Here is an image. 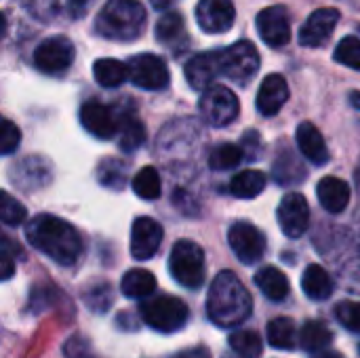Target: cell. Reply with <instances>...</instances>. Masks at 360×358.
<instances>
[{"instance_id": "obj_16", "label": "cell", "mask_w": 360, "mask_h": 358, "mask_svg": "<svg viewBox=\"0 0 360 358\" xmlns=\"http://www.w3.org/2000/svg\"><path fill=\"white\" fill-rule=\"evenodd\" d=\"M162 243V226L152 217H137L131 228V255L146 262L156 255Z\"/></svg>"}, {"instance_id": "obj_31", "label": "cell", "mask_w": 360, "mask_h": 358, "mask_svg": "<svg viewBox=\"0 0 360 358\" xmlns=\"http://www.w3.org/2000/svg\"><path fill=\"white\" fill-rule=\"evenodd\" d=\"M268 342L276 350H293L297 344V329L291 319H274L268 323Z\"/></svg>"}, {"instance_id": "obj_48", "label": "cell", "mask_w": 360, "mask_h": 358, "mask_svg": "<svg viewBox=\"0 0 360 358\" xmlns=\"http://www.w3.org/2000/svg\"><path fill=\"white\" fill-rule=\"evenodd\" d=\"M344 2H348V4H352V6H359L360 8V0H344Z\"/></svg>"}, {"instance_id": "obj_35", "label": "cell", "mask_w": 360, "mask_h": 358, "mask_svg": "<svg viewBox=\"0 0 360 358\" xmlns=\"http://www.w3.org/2000/svg\"><path fill=\"white\" fill-rule=\"evenodd\" d=\"M127 171H129V165L118 158L103 160L99 165V181L112 190H120L127 181Z\"/></svg>"}, {"instance_id": "obj_44", "label": "cell", "mask_w": 360, "mask_h": 358, "mask_svg": "<svg viewBox=\"0 0 360 358\" xmlns=\"http://www.w3.org/2000/svg\"><path fill=\"white\" fill-rule=\"evenodd\" d=\"M173 358H211V352H209L205 346H196V348H190V350L177 352Z\"/></svg>"}, {"instance_id": "obj_8", "label": "cell", "mask_w": 360, "mask_h": 358, "mask_svg": "<svg viewBox=\"0 0 360 358\" xmlns=\"http://www.w3.org/2000/svg\"><path fill=\"white\" fill-rule=\"evenodd\" d=\"M74 55L76 49L68 36H51L34 49V65L42 74L59 76L74 63Z\"/></svg>"}, {"instance_id": "obj_30", "label": "cell", "mask_w": 360, "mask_h": 358, "mask_svg": "<svg viewBox=\"0 0 360 358\" xmlns=\"http://www.w3.org/2000/svg\"><path fill=\"white\" fill-rule=\"evenodd\" d=\"M300 344L306 352H323L333 344V331L321 321H308L302 329Z\"/></svg>"}, {"instance_id": "obj_38", "label": "cell", "mask_w": 360, "mask_h": 358, "mask_svg": "<svg viewBox=\"0 0 360 358\" xmlns=\"http://www.w3.org/2000/svg\"><path fill=\"white\" fill-rule=\"evenodd\" d=\"M21 143V131L17 124H13L8 118H2V129H0V152L4 156L13 154Z\"/></svg>"}, {"instance_id": "obj_24", "label": "cell", "mask_w": 360, "mask_h": 358, "mask_svg": "<svg viewBox=\"0 0 360 358\" xmlns=\"http://www.w3.org/2000/svg\"><path fill=\"white\" fill-rule=\"evenodd\" d=\"M146 141V127L143 122L131 114L124 112L118 116V146L122 152H135L143 146Z\"/></svg>"}, {"instance_id": "obj_19", "label": "cell", "mask_w": 360, "mask_h": 358, "mask_svg": "<svg viewBox=\"0 0 360 358\" xmlns=\"http://www.w3.org/2000/svg\"><path fill=\"white\" fill-rule=\"evenodd\" d=\"M289 99V84L281 74L264 78L257 91V110L262 116H276Z\"/></svg>"}, {"instance_id": "obj_13", "label": "cell", "mask_w": 360, "mask_h": 358, "mask_svg": "<svg viewBox=\"0 0 360 358\" xmlns=\"http://www.w3.org/2000/svg\"><path fill=\"white\" fill-rule=\"evenodd\" d=\"M196 19L202 32L226 34L234 25L236 8L232 0H200L196 6Z\"/></svg>"}, {"instance_id": "obj_3", "label": "cell", "mask_w": 360, "mask_h": 358, "mask_svg": "<svg viewBox=\"0 0 360 358\" xmlns=\"http://www.w3.org/2000/svg\"><path fill=\"white\" fill-rule=\"evenodd\" d=\"M146 8L139 0H108L97 19L95 32L108 40L133 42L146 30Z\"/></svg>"}, {"instance_id": "obj_39", "label": "cell", "mask_w": 360, "mask_h": 358, "mask_svg": "<svg viewBox=\"0 0 360 358\" xmlns=\"http://www.w3.org/2000/svg\"><path fill=\"white\" fill-rule=\"evenodd\" d=\"M335 314L346 329L360 331V302H342L335 308Z\"/></svg>"}, {"instance_id": "obj_45", "label": "cell", "mask_w": 360, "mask_h": 358, "mask_svg": "<svg viewBox=\"0 0 360 358\" xmlns=\"http://www.w3.org/2000/svg\"><path fill=\"white\" fill-rule=\"evenodd\" d=\"M173 2H175V0H152V6L158 8V11H162V8H169Z\"/></svg>"}, {"instance_id": "obj_6", "label": "cell", "mask_w": 360, "mask_h": 358, "mask_svg": "<svg viewBox=\"0 0 360 358\" xmlns=\"http://www.w3.org/2000/svg\"><path fill=\"white\" fill-rule=\"evenodd\" d=\"M219 68L221 76L236 82L238 87H247L257 70H259V53L253 42L238 40L226 49H219Z\"/></svg>"}, {"instance_id": "obj_42", "label": "cell", "mask_w": 360, "mask_h": 358, "mask_svg": "<svg viewBox=\"0 0 360 358\" xmlns=\"http://www.w3.org/2000/svg\"><path fill=\"white\" fill-rule=\"evenodd\" d=\"M25 6L30 8V13L42 17L44 21L57 13V0H25Z\"/></svg>"}, {"instance_id": "obj_1", "label": "cell", "mask_w": 360, "mask_h": 358, "mask_svg": "<svg viewBox=\"0 0 360 358\" xmlns=\"http://www.w3.org/2000/svg\"><path fill=\"white\" fill-rule=\"evenodd\" d=\"M27 243L59 266H72L82 255V238L78 230L57 215H36L25 226Z\"/></svg>"}, {"instance_id": "obj_41", "label": "cell", "mask_w": 360, "mask_h": 358, "mask_svg": "<svg viewBox=\"0 0 360 358\" xmlns=\"http://www.w3.org/2000/svg\"><path fill=\"white\" fill-rule=\"evenodd\" d=\"M243 152L247 160H257L262 158V139L257 131H247L243 137Z\"/></svg>"}, {"instance_id": "obj_17", "label": "cell", "mask_w": 360, "mask_h": 358, "mask_svg": "<svg viewBox=\"0 0 360 358\" xmlns=\"http://www.w3.org/2000/svg\"><path fill=\"white\" fill-rule=\"evenodd\" d=\"M8 179L25 192L40 190L51 181V167L40 156H30L11 167Z\"/></svg>"}, {"instance_id": "obj_46", "label": "cell", "mask_w": 360, "mask_h": 358, "mask_svg": "<svg viewBox=\"0 0 360 358\" xmlns=\"http://www.w3.org/2000/svg\"><path fill=\"white\" fill-rule=\"evenodd\" d=\"M312 358H344L340 352H331V350H323V352H316V357Z\"/></svg>"}, {"instance_id": "obj_29", "label": "cell", "mask_w": 360, "mask_h": 358, "mask_svg": "<svg viewBox=\"0 0 360 358\" xmlns=\"http://www.w3.org/2000/svg\"><path fill=\"white\" fill-rule=\"evenodd\" d=\"M156 40L165 46L175 49L177 42L186 40V25H184V17L177 11H169L165 13L158 23H156Z\"/></svg>"}, {"instance_id": "obj_23", "label": "cell", "mask_w": 360, "mask_h": 358, "mask_svg": "<svg viewBox=\"0 0 360 358\" xmlns=\"http://www.w3.org/2000/svg\"><path fill=\"white\" fill-rule=\"evenodd\" d=\"M255 285L257 289L272 302H283L289 291H291V285H289V279L285 276V272H281L278 268L274 266H266L262 268L257 274H255Z\"/></svg>"}, {"instance_id": "obj_7", "label": "cell", "mask_w": 360, "mask_h": 358, "mask_svg": "<svg viewBox=\"0 0 360 358\" xmlns=\"http://www.w3.org/2000/svg\"><path fill=\"white\" fill-rule=\"evenodd\" d=\"M198 110L211 127H226L238 116L240 103H238V97L232 89L221 87V84H213L207 91H202Z\"/></svg>"}, {"instance_id": "obj_33", "label": "cell", "mask_w": 360, "mask_h": 358, "mask_svg": "<svg viewBox=\"0 0 360 358\" xmlns=\"http://www.w3.org/2000/svg\"><path fill=\"white\" fill-rule=\"evenodd\" d=\"M230 348L243 358H257L262 354V338L255 331H234L228 338Z\"/></svg>"}, {"instance_id": "obj_5", "label": "cell", "mask_w": 360, "mask_h": 358, "mask_svg": "<svg viewBox=\"0 0 360 358\" xmlns=\"http://www.w3.org/2000/svg\"><path fill=\"white\" fill-rule=\"evenodd\" d=\"M169 272L171 276L186 289H198L205 283L207 266L205 253L194 241H177L171 249L169 257Z\"/></svg>"}, {"instance_id": "obj_22", "label": "cell", "mask_w": 360, "mask_h": 358, "mask_svg": "<svg viewBox=\"0 0 360 358\" xmlns=\"http://www.w3.org/2000/svg\"><path fill=\"white\" fill-rule=\"evenodd\" d=\"M302 289L312 302H325L333 295V279L323 266L312 264L302 276Z\"/></svg>"}, {"instance_id": "obj_32", "label": "cell", "mask_w": 360, "mask_h": 358, "mask_svg": "<svg viewBox=\"0 0 360 358\" xmlns=\"http://www.w3.org/2000/svg\"><path fill=\"white\" fill-rule=\"evenodd\" d=\"M133 192L143 200H156L162 192L160 173L154 167H143L133 177Z\"/></svg>"}, {"instance_id": "obj_26", "label": "cell", "mask_w": 360, "mask_h": 358, "mask_svg": "<svg viewBox=\"0 0 360 358\" xmlns=\"http://www.w3.org/2000/svg\"><path fill=\"white\" fill-rule=\"evenodd\" d=\"M120 291L131 300L150 298L156 291V276L143 268L129 270L120 281Z\"/></svg>"}, {"instance_id": "obj_14", "label": "cell", "mask_w": 360, "mask_h": 358, "mask_svg": "<svg viewBox=\"0 0 360 358\" xmlns=\"http://www.w3.org/2000/svg\"><path fill=\"white\" fill-rule=\"evenodd\" d=\"M78 116H80V124L84 127V131L97 139H112L118 133V122H116L114 110L97 99L82 103Z\"/></svg>"}, {"instance_id": "obj_12", "label": "cell", "mask_w": 360, "mask_h": 358, "mask_svg": "<svg viewBox=\"0 0 360 358\" xmlns=\"http://www.w3.org/2000/svg\"><path fill=\"white\" fill-rule=\"evenodd\" d=\"M257 32L262 36V40L272 46V49H281L291 40V19H289V11L281 4L276 6H268L257 15Z\"/></svg>"}, {"instance_id": "obj_34", "label": "cell", "mask_w": 360, "mask_h": 358, "mask_svg": "<svg viewBox=\"0 0 360 358\" xmlns=\"http://www.w3.org/2000/svg\"><path fill=\"white\" fill-rule=\"evenodd\" d=\"M243 158H245L243 148H238L234 143H224V146L215 148L213 154L209 156V167L213 171H230V169H236Z\"/></svg>"}, {"instance_id": "obj_10", "label": "cell", "mask_w": 360, "mask_h": 358, "mask_svg": "<svg viewBox=\"0 0 360 358\" xmlns=\"http://www.w3.org/2000/svg\"><path fill=\"white\" fill-rule=\"evenodd\" d=\"M228 243L234 255L245 264H257L266 253V236L259 228L249 222H236L228 230Z\"/></svg>"}, {"instance_id": "obj_47", "label": "cell", "mask_w": 360, "mask_h": 358, "mask_svg": "<svg viewBox=\"0 0 360 358\" xmlns=\"http://www.w3.org/2000/svg\"><path fill=\"white\" fill-rule=\"evenodd\" d=\"M350 101H352V106H354V108H359L360 110V93L359 91L350 93Z\"/></svg>"}, {"instance_id": "obj_9", "label": "cell", "mask_w": 360, "mask_h": 358, "mask_svg": "<svg viewBox=\"0 0 360 358\" xmlns=\"http://www.w3.org/2000/svg\"><path fill=\"white\" fill-rule=\"evenodd\" d=\"M127 65H129V80L143 91H162L171 82V74L165 59H160L154 53H139L131 57Z\"/></svg>"}, {"instance_id": "obj_37", "label": "cell", "mask_w": 360, "mask_h": 358, "mask_svg": "<svg viewBox=\"0 0 360 358\" xmlns=\"http://www.w3.org/2000/svg\"><path fill=\"white\" fill-rule=\"evenodd\" d=\"M2 205H0V217L6 226H21L27 217V211L21 203H17L8 192L0 194Z\"/></svg>"}, {"instance_id": "obj_15", "label": "cell", "mask_w": 360, "mask_h": 358, "mask_svg": "<svg viewBox=\"0 0 360 358\" xmlns=\"http://www.w3.org/2000/svg\"><path fill=\"white\" fill-rule=\"evenodd\" d=\"M338 23H340V11L338 8L325 6V8L314 11L300 30V44L310 46V49L323 46L331 38Z\"/></svg>"}, {"instance_id": "obj_4", "label": "cell", "mask_w": 360, "mask_h": 358, "mask_svg": "<svg viewBox=\"0 0 360 358\" xmlns=\"http://www.w3.org/2000/svg\"><path fill=\"white\" fill-rule=\"evenodd\" d=\"M139 314L148 327L160 333H175L190 319L188 306L175 295H158L143 300L139 306Z\"/></svg>"}, {"instance_id": "obj_2", "label": "cell", "mask_w": 360, "mask_h": 358, "mask_svg": "<svg viewBox=\"0 0 360 358\" xmlns=\"http://www.w3.org/2000/svg\"><path fill=\"white\" fill-rule=\"evenodd\" d=\"M251 312L253 300L243 281L230 270L219 272L213 279L207 295V314L211 323L224 329H232L245 323Z\"/></svg>"}, {"instance_id": "obj_27", "label": "cell", "mask_w": 360, "mask_h": 358, "mask_svg": "<svg viewBox=\"0 0 360 358\" xmlns=\"http://www.w3.org/2000/svg\"><path fill=\"white\" fill-rule=\"evenodd\" d=\"M93 78L105 89L120 87L124 80H129V65L118 59H97L93 63Z\"/></svg>"}, {"instance_id": "obj_28", "label": "cell", "mask_w": 360, "mask_h": 358, "mask_svg": "<svg viewBox=\"0 0 360 358\" xmlns=\"http://www.w3.org/2000/svg\"><path fill=\"white\" fill-rule=\"evenodd\" d=\"M268 179L262 171H255V169H247V171H240L232 177L230 181V192L232 196L236 198H255L264 192Z\"/></svg>"}, {"instance_id": "obj_11", "label": "cell", "mask_w": 360, "mask_h": 358, "mask_svg": "<svg viewBox=\"0 0 360 358\" xmlns=\"http://www.w3.org/2000/svg\"><path fill=\"white\" fill-rule=\"evenodd\" d=\"M276 219L285 236L289 238L304 236V232L310 226V207H308L306 196H302L300 192L287 194L278 205Z\"/></svg>"}, {"instance_id": "obj_25", "label": "cell", "mask_w": 360, "mask_h": 358, "mask_svg": "<svg viewBox=\"0 0 360 358\" xmlns=\"http://www.w3.org/2000/svg\"><path fill=\"white\" fill-rule=\"evenodd\" d=\"M274 179L283 186H293L306 179V169L291 148H283L274 160Z\"/></svg>"}, {"instance_id": "obj_18", "label": "cell", "mask_w": 360, "mask_h": 358, "mask_svg": "<svg viewBox=\"0 0 360 358\" xmlns=\"http://www.w3.org/2000/svg\"><path fill=\"white\" fill-rule=\"evenodd\" d=\"M186 80L194 91H207L209 87L215 84L217 76H221V68H219V53L211 51V53H200L194 55L192 59H188L186 63Z\"/></svg>"}, {"instance_id": "obj_40", "label": "cell", "mask_w": 360, "mask_h": 358, "mask_svg": "<svg viewBox=\"0 0 360 358\" xmlns=\"http://www.w3.org/2000/svg\"><path fill=\"white\" fill-rule=\"evenodd\" d=\"M21 253L19 245H15L8 236H2V253H0V264H2V281H8L15 272V255Z\"/></svg>"}, {"instance_id": "obj_43", "label": "cell", "mask_w": 360, "mask_h": 358, "mask_svg": "<svg viewBox=\"0 0 360 358\" xmlns=\"http://www.w3.org/2000/svg\"><path fill=\"white\" fill-rule=\"evenodd\" d=\"M93 2L95 0H68V15L72 19H80V17H84L89 13Z\"/></svg>"}, {"instance_id": "obj_21", "label": "cell", "mask_w": 360, "mask_h": 358, "mask_svg": "<svg viewBox=\"0 0 360 358\" xmlns=\"http://www.w3.org/2000/svg\"><path fill=\"white\" fill-rule=\"evenodd\" d=\"M319 203L329 213H342L350 203V186L340 177H323L316 186Z\"/></svg>"}, {"instance_id": "obj_36", "label": "cell", "mask_w": 360, "mask_h": 358, "mask_svg": "<svg viewBox=\"0 0 360 358\" xmlns=\"http://www.w3.org/2000/svg\"><path fill=\"white\" fill-rule=\"evenodd\" d=\"M333 59L342 65H348L352 70H360V38L359 36H346L340 40Z\"/></svg>"}, {"instance_id": "obj_20", "label": "cell", "mask_w": 360, "mask_h": 358, "mask_svg": "<svg viewBox=\"0 0 360 358\" xmlns=\"http://www.w3.org/2000/svg\"><path fill=\"white\" fill-rule=\"evenodd\" d=\"M295 139H297V148H300V152H302V156H304L306 160H310V162L316 165V167L329 162L331 154H329L327 141H325L323 133L316 129V124L304 120V122L297 127Z\"/></svg>"}, {"instance_id": "obj_49", "label": "cell", "mask_w": 360, "mask_h": 358, "mask_svg": "<svg viewBox=\"0 0 360 358\" xmlns=\"http://www.w3.org/2000/svg\"><path fill=\"white\" fill-rule=\"evenodd\" d=\"M224 358H236V357H224Z\"/></svg>"}]
</instances>
